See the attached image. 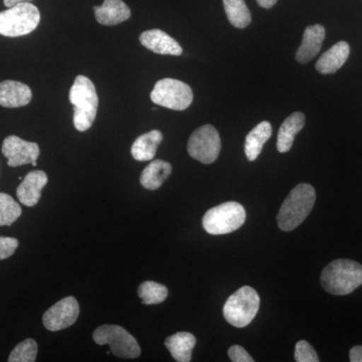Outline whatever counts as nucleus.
<instances>
[{
	"label": "nucleus",
	"mask_w": 362,
	"mask_h": 362,
	"mask_svg": "<svg viewBox=\"0 0 362 362\" xmlns=\"http://www.w3.org/2000/svg\"><path fill=\"white\" fill-rule=\"evenodd\" d=\"M316 201V192L308 183H300L286 197L277 216L279 228L291 232L311 213Z\"/></svg>",
	"instance_id": "f257e3e1"
},
{
	"label": "nucleus",
	"mask_w": 362,
	"mask_h": 362,
	"mask_svg": "<svg viewBox=\"0 0 362 362\" xmlns=\"http://www.w3.org/2000/svg\"><path fill=\"white\" fill-rule=\"evenodd\" d=\"M321 284L329 294L349 295L362 285V266L351 259H335L324 268Z\"/></svg>",
	"instance_id": "f03ea898"
},
{
	"label": "nucleus",
	"mask_w": 362,
	"mask_h": 362,
	"mask_svg": "<svg viewBox=\"0 0 362 362\" xmlns=\"http://www.w3.org/2000/svg\"><path fill=\"white\" fill-rule=\"evenodd\" d=\"M70 102L74 106V126L80 132L90 129L96 119L99 99L92 81L78 75L70 90Z\"/></svg>",
	"instance_id": "7ed1b4c3"
},
{
	"label": "nucleus",
	"mask_w": 362,
	"mask_h": 362,
	"mask_svg": "<svg viewBox=\"0 0 362 362\" xmlns=\"http://www.w3.org/2000/svg\"><path fill=\"white\" fill-rule=\"evenodd\" d=\"M39 8L30 2H20L0 13V35L18 37L33 33L40 25Z\"/></svg>",
	"instance_id": "20e7f679"
},
{
	"label": "nucleus",
	"mask_w": 362,
	"mask_h": 362,
	"mask_svg": "<svg viewBox=\"0 0 362 362\" xmlns=\"http://www.w3.org/2000/svg\"><path fill=\"white\" fill-rule=\"evenodd\" d=\"M246 211L239 202H225L206 211L202 226L211 235H226L239 230L246 221Z\"/></svg>",
	"instance_id": "39448f33"
},
{
	"label": "nucleus",
	"mask_w": 362,
	"mask_h": 362,
	"mask_svg": "<svg viewBox=\"0 0 362 362\" xmlns=\"http://www.w3.org/2000/svg\"><path fill=\"white\" fill-rule=\"evenodd\" d=\"M259 308V297L254 288L245 286L233 293L223 306V316L230 325L244 328L254 320Z\"/></svg>",
	"instance_id": "423d86ee"
},
{
	"label": "nucleus",
	"mask_w": 362,
	"mask_h": 362,
	"mask_svg": "<svg viewBox=\"0 0 362 362\" xmlns=\"http://www.w3.org/2000/svg\"><path fill=\"white\" fill-rule=\"evenodd\" d=\"M93 339L99 345H109L111 354L121 358H136L141 354L137 340L118 325L105 324L94 331Z\"/></svg>",
	"instance_id": "0eeeda50"
},
{
	"label": "nucleus",
	"mask_w": 362,
	"mask_h": 362,
	"mask_svg": "<svg viewBox=\"0 0 362 362\" xmlns=\"http://www.w3.org/2000/svg\"><path fill=\"white\" fill-rule=\"evenodd\" d=\"M151 101L154 104L171 109V110H187L194 101L192 88L175 78H162L152 90Z\"/></svg>",
	"instance_id": "6e6552de"
},
{
	"label": "nucleus",
	"mask_w": 362,
	"mask_h": 362,
	"mask_svg": "<svg viewBox=\"0 0 362 362\" xmlns=\"http://www.w3.org/2000/svg\"><path fill=\"white\" fill-rule=\"evenodd\" d=\"M221 149L220 134L213 125H204L194 131L187 142L188 154L204 164L218 159Z\"/></svg>",
	"instance_id": "1a4fd4ad"
},
{
	"label": "nucleus",
	"mask_w": 362,
	"mask_h": 362,
	"mask_svg": "<svg viewBox=\"0 0 362 362\" xmlns=\"http://www.w3.org/2000/svg\"><path fill=\"white\" fill-rule=\"evenodd\" d=\"M78 314L80 306L77 299L73 296L66 297L47 309L42 316V323L47 330L56 332L73 325L77 321Z\"/></svg>",
	"instance_id": "9d476101"
},
{
	"label": "nucleus",
	"mask_w": 362,
	"mask_h": 362,
	"mask_svg": "<svg viewBox=\"0 0 362 362\" xmlns=\"http://www.w3.org/2000/svg\"><path fill=\"white\" fill-rule=\"evenodd\" d=\"M2 154L7 158V164L11 168L32 163L37 166L40 156V147L37 143L25 141L16 135H11L4 139L1 148Z\"/></svg>",
	"instance_id": "9b49d317"
},
{
	"label": "nucleus",
	"mask_w": 362,
	"mask_h": 362,
	"mask_svg": "<svg viewBox=\"0 0 362 362\" xmlns=\"http://www.w3.org/2000/svg\"><path fill=\"white\" fill-rule=\"evenodd\" d=\"M49 178L45 171L33 170L25 175L16 189V197L23 206L33 207L40 202L42 188Z\"/></svg>",
	"instance_id": "f8f14e48"
},
{
	"label": "nucleus",
	"mask_w": 362,
	"mask_h": 362,
	"mask_svg": "<svg viewBox=\"0 0 362 362\" xmlns=\"http://www.w3.org/2000/svg\"><path fill=\"white\" fill-rule=\"evenodd\" d=\"M143 47L158 54L181 56L182 47L175 39L161 30H150L142 33L139 37Z\"/></svg>",
	"instance_id": "ddd939ff"
},
{
	"label": "nucleus",
	"mask_w": 362,
	"mask_h": 362,
	"mask_svg": "<svg viewBox=\"0 0 362 362\" xmlns=\"http://www.w3.org/2000/svg\"><path fill=\"white\" fill-rule=\"evenodd\" d=\"M32 98V90L23 83L11 80L0 82V106L20 108L30 104Z\"/></svg>",
	"instance_id": "4468645a"
},
{
	"label": "nucleus",
	"mask_w": 362,
	"mask_h": 362,
	"mask_svg": "<svg viewBox=\"0 0 362 362\" xmlns=\"http://www.w3.org/2000/svg\"><path fill=\"white\" fill-rule=\"evenodd\" d=\"M325 28L323 25L307 26L303 35L302 44L296 52V61L300 64H306L315 58L322 47L325 39Z\"/></svg>",
	"instance_id": "2eb2a0df"
},
{
	"label": "nucleus",
	"mask_w": 362,
	"mask_h": 362,
	"mask_svg": "<svg viewBox=\"0 0 362 362\" xmlns=\"http://www.w3.org/2000/svg\"><path fill=\"white\" fill-rule=\"evenodd\" d=\"M98 23L103 25H116L129 20L131 11L123 0H104L101 6L94 7Z\"/></svg>",
	"instance_id": "dca6fc26"
},
{
	"label": "nucleus",
	"mask_w": 362,
	"mask_h": 362,
	"mask_svg": "<svg viewBox=\"0 0 362 362\" xmlns=\"http://www.w3.org/2000/svg\"><path fill=\"white\" fill-rule=\"evenodd\" d=\"M350 47L346 42H339L324 52L317 61L316 70L323 75L337 73L349 59Z\"/></svg>",
	"instance_id": "f3484780"
},
{
	"label": "nucleus",
	"mask_w": 362,
	"mask_h": 362,
	"mask_svg": "<svg viewBox=\"0 0 362 362\" xmlns=\"http://www.w3.org/2000/svg\"><path fill=\"white\" fill-rule=\"evenodd\" d=\"M305 125V115L302 112H295L281 125L278 132L277 149L281 153L290 151L294 143L295 136Z\"/></svg>",
	"instance_id": "a211bd4d"
},
{
	"label": "nucleus",
	"mask_w": 362,
	"mask_h": 362,
	"mask_svg": "<svg viewBox=\"0 0 362 362\" xmlns=\"http://www.w3.org/2000/svg\"><path fill=\"white\" fill-rule=\"evenodd\" d=\"M162 140L163 135L158 130H152L139 136L131 147L133 158L137 161L152 160Z\"/></svg>",
	"instance_id": "6ab92c4d"
},
{
	"label": "nucleus",
	"mask_w": 362,
	"mask_h": 362,
	"mask_svg": "<svg viewBox=\"0 0 362 362\" xmlns=\"http://www.w3.org/2000/svg\"><path fill=\"white\" fill-rule=\"evenodd\" d=\"M197 344V338L189 332H177L165 339L166 349L177 362L192 361V350Z\"/></svg>",
	"instance_id": "aec40b11"
},
{
	"label": "nucleus",
	"mask_w": 362,
	"mask_h": 362,
	"mask_svg": "<svg viewBox=\"0 0 362 362\" xmlns=\"http://www.w3.org/2000/svg\"><path fill=\"white\" fill-rule=\"evenodd\" d=\"M173 173V166L169 162L156 159L148 164L140 176V183L149 190H156L163 185Z\"/></svg>",
	"instance_id": "412c9836"
},
{
	"label": "nucleus",
	"mask_w": 362,
	"mask_h": 362,
	"mask_svg": "<svg viewBox=\"0 0 362 362\" xmlns=\"http://www.w3.org/2000/svg\"><path fill=\"white\" fill-rule=\"evenodd\" d=\"M273 132V128L270 122L263 121L258 124L252 131H250L247 135L246 141H245V153L247 160L255 161L258 158L263 150L265 143L270 139Z\"/></svg>",
	"instance_id": "4be33fe9"
},
{
	"label": "nucleus",
	"mask_w": 362,
	"mask_h": 362,
	"mask_svg": "<svg viewBox=\"0 0 362 362\" xmlns=\"http://www.w3.org/2000/svg\"><path fill=\"white\" fill-rule=\"evenodd\" d=\"M223 1L230 25L237 28H246L251 23V13L245 0H223Z\"/></svg>",
	"instance_id": "5701e85b"
},
{
	"label": "nucleus",
	"mask_w": 362,
	"mask_h": 362,
	"mask_svg": "<svg viewBox=\"0 0 362 362\" xmlns=\"http://www.w3.org/2000/svg\"><path fill=\"white\" fill-rule=\"evenodd\" d=\"M138 296L141 298L145 305L160 304L168 296V290L165 286L146 281L138 288Z\"/></svg>",
	"instance_id": "b1692460"
},
{
	"label": "nucleus",
	"mask_w": 362,
	"mask_h": 362,
	"mask_svg": "<svg viewBox=\"0 0 362 362\" xmlns=\"http://www.w3.org/2000/svg\"><path fill=\"white\" fill-rule=\"evenodd\" d=\"M23 214L20 204L11 195L0 192V226H11Z\"/></svg>",
	"instance_id": "393cba45"
},
{
	"label": "nucleus",
	"mask_w": 362,
	"mask_h": 362,
	"mask_svg": "<svg viewBox=\"0 0 362 362\" xmlns=\"http://www.w3.org/2000/svg\"><path fill=\"white\" fill-rule=\"evenodd\" d=\"M37 343L32 338L16 345L8 357L9 362H33L37 359Z\"/></svg>",
	"instance_id": "a878e982"
},
{
	"label": "nucleus",
	"mask_w": 362,
	"mask_h": 362,
	"mask_svg": "<svg viewBox=\"0 0 362 362\" xmlns=\"http://www.w3.org/2000/svg\"><path fill=\"white\" fill-rule=\"evenodd\" d=\"M295 361L297 362H318L315 349L305 340L296 343L295 346Z\"/></svg>",
	"instance_id": "bb28decb"
},
{
	"label": "nucleus",
	"mask_w": 362,
	"mask_h": 362,
	"mask_svg": "<svg viewBox=\"0 0 362 362\" xmlns=\"http://www.w3.org/2000/svg\"><path fill=\"white\" fill-rule=\"evenodd\" d=\"M18 247V240L16 238L0 237V261L13 256Z\"/></svg>",
	"instance_id": "cd10ccee"
},
{
	"label": "nucleus",
	"mask_w": 362,
	"mask_h": 362,
	"mask_svg": "<svg viewBox=\"0 0 362 362\" xmlns=\"http://www.w3.org/2000/svg\"><path fill=\"white\" fill-rule=\"evenodd\" d=\"M228 357L233 362H254V359L240 345H233L228 351Z\"/></svg>",
	"instance_id": "c85d7f7f"
},
{
	"label": "nucleus",
	"mask_w": 362,
	"mask_h": 362,
	"mask_svg": "<svg viewBox=\"0 0 362 362\" xmlns=\"http://www.w3.org/2000/svg\"><path fill=\"white\" fill-rule=\"evenodd\" d=\"M349 361L351 362H362L361 345H357V346L352 347L349 352Z\"/></svg>",
	"instance_id": "c756f323"
},
{
	"label": "nucleus",
	"mask_w": 362,
	"mask_h": 362,
	"mask_svg": "<svg viewBox=\"0 0 362 362\" xmlns=\"http://www.w3.org/2000/svg\"><path fill=\"white\" fill-rule=\"evenodd\" d=\"M278 0H257L259 6L263 7V8H271L277 4Z\"/></svg>",
	"instance_id": "7c9ffc66"
},
{
	"label": "nucleus",
	"mask_w": 362,
	"mask_h": 362,
	"mask_svg": "<svg viewBox=\"0 0 362 362\" xmlns=\"http://www.w3.org/2000/svg\"><path fill=\"white\" fill-rule=\"evenodd\" d=\"M32 1V0H4V6L6 7H13L20 2Z\"/></svg>",
	"instance_id": "2f4dec72"
}]
</instances>
